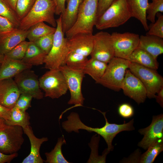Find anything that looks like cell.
<instances>
[{
    "instance_id": "1",
    "label": "cell",
    "mask_w": 163,
    "mask_h": 163,
    "mask_svg": "<svg viewBox=\"0 0 163 163\" xmlns=\"http://www.w3.org/2000/svg\"><path fill=\"white\" fill-rule=\"evenodd\" d=\"M55 9L56 5L52 0H36L30 10L21 20L18 28L28 30L33 25L40 22H46L56 27Z\"/></svg>"
},
{
    "instance_id": "2",
    "label": "cell",
    "mask_w": 163,
    "mask_h": 163,
    "mask_svg": "<svg viewBox=\"0 0 163 163\" xmlns=\"http://www.w3.org/2000/svg\"><path fill=\"white\" fill-rule=\"evenodd\" d=\"M98 0H83L75 22L65 34L66 38L79 33L92 34L97 20Z\"/></svg>"
},
{
    "instance_id": "3",
    "label": "cell",
    "mask_w": 163,
    "mask_h": 163,
    "mask_svg": "<svg viewBox=\"0 0 163 163\" xmlns=\"http://www.w3.org/2000/svg\"><path fill=\"white\" fill-rule=\"evenodd\" d=\"M132 17L126 0H114L97 19L95 26L99 30L117 27Z\"/></svg>"
},
{
    "instance_id": "4",
    "label": "cell",
    "mask_w": 163,
    "mask_h": 163,
    "mask_svg": "<svg viewBox=\"0 0 163 163\" xmlns=\"http://www.w3.org/2000/svg\"><path fill=\"white\" fill-rule=\"evenodd\" d=\"M56 27L54 34L53 43L44 60L45 67L50 69H59L65 65L66 57L69 52L66 37H64L61 22V16L56 20Z\"/></svg>"
},
{
    "instance_id": "5",
    "label": "cell",
    "mask_w": 163,
    "mask_h": 163,
    "mask_svg": "<svg viewBox=\"0 0 163 163\" xmlns=\"http://www.w3.org/2000/svg\"><path fill=\"white\" fill-rule=\"evenodd\" d=\"M130 62L128 60L114 57L107 63L105 71L96 83L115 91L121 89L123 81Z\"/></svg>"
},
{
    "instance_id": "6",
    "label": "cell",
    "mask_w": 163,
    "mask_h": 163,
    "mask_svg": "<svg viewBox=\"0 0 163 163\" xmlns=\"http://www.w3.org/2000/svg\"><path fill=\"white\" fill-rule=\"evenodd\" d=\"M129 69L142 83L149 98H155L157 93L163 86V78L156 70L130 62Z\"/></svg>"
},
{
    "instance_id": "7",
    "label": "cell",
    "mask_w": 163,
    "mask_h": 163,
    "mask_svg": "<svg viewBox=\"0 0 163 163\" xmlns=\"http://www.w3.org/2000/svg\"><path fill=\"white\" fill-rule=\"evenodd\" d=\"M39 80L45 97L58 98L66 94L68 90L65 78L59 69L50 70Z\"/></svg>"
},
{
    "instance_id": "8",
    "label": "cell",
    "mask_w": 163,
    "mask_h": 163,
    "mask_svg": "<svg viewBox=\"0 0 163 163\" xmlns=\"http://www.w3.org/2000/svg\"><path fill=\"white\" fill-rule=\"evenodd\" d=\"M23 128L5 124L0 128V152L7 155L17 153L21 148L24 139Z\"/></svg>"
},
{
    "instance_id": "9",
    "label": "cell",
    "mask_w": 163,
    "mask_h": 163,
    "mask_svg": "<svg viewBox=\"0 0 163 163\" xmlns=\"http://www.w3.org/2000/svg\"><path fill=\"white\" fill-rule=\"evenodd\" d=\"M59 69L64 75L70 92L71 97L68 104H74V107L82 106L85 99L82 91V83L85 76L83 71L74 70L65 65Z\"/></svg>"
},
{
    "instance_id": "10",
    "label": "cell",
    "mask_w": 163,
    "mask_h": 163,
    "mask_svg": "<svg viewBox=\"0 0 163 163\" xmlns=\"http://www.w3.org/2000/svg\"><path fill=\"white\" fill-rule=\"evenodd\" d=\"M115 57L127 59L138 46L140 36L129 32H113L111 34Z\"/></svg>"
},
{
    "instance_id": "11",
    "label": "cell",
    "mask_w": 163,
    "mask_h": 163,
    "mask_svg": "<svg viewBox=\"0 0 163 163\" xmlns=\"http://www.w3.org/2000/svg\"><path fill=\"white\" fill-rule=\"evenodd\" d=\"M91 58L108 63L114 57V51L111 34L102 31L93 35Z\"/></svg>"
},
{
    "instance_id": "12",
    "label": "cell",
    "mask_w": 163,
    "mask_h": 163,
    "mask_svg": "<svg viewBox=\"0 0 163 163\" xmlns=\"http://www.w3.org/2000/svg\"><path fill=\"white\" fill-rule=\"evenodd\" d=\"M14 77V81L21 94L30 95L38 100L43 98V94L40 87L39 80L34 71L27 69Z\"/></svg>"
},
{
    "instance_id": "13",
    "label": "cell",
    "mask_w": 163,
    "mask_h": 163,
    "mask_svg": "<svg viewBox=\"0 0 163 163\" xmlns=\"http://www.w3.org/2000/svg\"><path fill=\"white\" fill-rule=\"evenodd\" d=\"M121 89L125 95L134 100L139 104L144 103L147 97L145 86L129 69L126 71Z\"/></svg>"
},
{
    "instance_id": "14",
    "label": "cell",
    "mask_w": 163,
    "mask_h": 163,
    "mask_svg": "<svg viewBox=\"0 0 163 163\" xmlns=\"http://www.w3.org/2000/svg\"><path fill=\"white\" fill-rule=\"evenodd\" d=\"M138 131L144 136L138 146L147 150L154 142L163 139V114L153 116L150 124L146 127L139 129Z\"/></svg>"
},
{
    "instance_id": "15",
    "label": "cell",
    "mask_w": 163,
    "mask_h": 163,
    "mask_svg": "<svg viewBox=\"0 0 163 163\" xmlns=\"http://www.w3.org/2000/svg\"><path fill=\"white\" fill-rule=\"evenodd\" d=\"M66 38L69 52L77 53L87 57L90 55L93 47L92 34L79 33Z\"/></svg>"
},
{
    "instance_id": "16",
    "label": "cell",
    "mask_w": 163,
    "mask_h": 163,
    "mask_svg": "<svg viewBox=\"0 0 163 163\" xmlns=\"http://www.w3.org/2000/svg\"><path fill=\"white\" fill-rule=\"evenodd\" d=\"M21 94L14 80L10 78L0 81V104L11 109Z\"/></svg>"
},
{
    "instance_id": "17",
    "label": "cell",
    "mask_w": 163,
    "mask_h": 163,
    "mask_svg": "<svg viewBox=\"0 0 163 163\" xmlns=\"http://www.w3.org/2000/svg\"><path fill=\"white\" fill-rule=\"evenodd\" d=\"M24 133L28 137L30 144L31 149L29 155L24 159L22 163H43L44 160L40 154L41 145L48 140L47 137L37 138L34 135L32 128L28 126L23 128Z\"/></svg>"
},
{
    "instance_id": "18",
    "label": "cell",
    "mask_w": 163,
    "mask_h": 163,
    "mask_svg": "<svg viewBox=\"0 0 163 163\" xmlns=\"http://www.w3.org/2000/svg\"><path fill=\"white\" fill-rule=\"evenodd\" d=\"M28 31L17 28L0 37V53L4 55L25 41Z\"/></svg>"
},
{
    "instance_id": "19",
    "label": "cell",
    "mask_w": 163,
    "mask_h": 163,
    "mask_svg": "<svg viewBox=\"0 0 163 163\" xmlns=\"http://www.w3.org/2000/svg\"><path fill=\"white\" fill-rule=\"evenodd\" d=\"M32 66L18 60L5 57L0 66V81L12 78L23 71L30 69Z\"/></svg>"
},
{
    "instance_id": "20",
    "label": "cell",
    "mask_w": 163,
    "mask_h": 163,
    "mask_svg": "<svg viewBox=\"0 0 163 163\" xmlns=\"http://www.w3.org/2000/svg\"><path fill=\"white\" fill-rule=\"evenodd\" d=\"M137 48L145 51L157 59L163 53V38L153 35H142Z\"/></svg>"
},
{
    "instance_id": "21",
    "label": "cell",
    "mask_w": 163,
    "mask_h": 163,
    "mask_svg": "<svg viewBox=\"0 0 163 163\" xmlns=\"http://www.w3.org/2000/svg\"><path fill=\"white\" fill-rule=\"evenodd\" d=\"M83 0H66L67 7L61 16L62 27L65 33L73 25L77 18L79 8Z\"/></svg>"
},
{
    "instance_id": "22",
    "label": "cell",
    "mask_w": 163,
    "mask_h": 163,
    "mask_svg": "<svg viewBox=\"0 0 163 163\" xmlns=\"http://www.w3.org/2000/svg\"><path fill=\"white\" fill-rule=\"evenodd\" d=\"M126 2L132 17L138 20L145 30L148 31L146 11L149 3L148 0H126Z\"/></svg>"
},
{
    "instance_id": "23",
    "label": "cell",
    "mask_w": 163,
    "mask_h": 163,
    "mask_svg": "<svg viewBox=\"0 0 163 163\" xmlns=\"http://www.w3.org/2000/svg\"><path fill=\"white\" fill-rule=\"evenodd\" d=\"M127 60L130 62L157 70L158 68L157 59L145 51L139 48L136 49Z\"/></svg>"
},
{
    "instance_id": "24",
    "label": "cell",
    "mask_w": 163,
    "mask_h": 163,
    "mask_svg": "<svg viewBox=\"0 0 163 163\" xmlns=\"http://www.w3.org/2000/svg\"><path fill=\"white\" fill-rule=\"evenodd\" d=\"M46 55L34 42H30L21 61L32 66H39L44 63Z\"/></svg>"
},
{
    "instance_id": "25",
    "label": "cell",
    "mask_w": 163,
    "mask_h": 163,
    "mask_svg": "<svg viewBox=\"0 0 163 163\" xmlns=\"http://www.w3.org/2000/svg\"><path fill=\"white\" fill-rule=\"evenodd\" d=\"M107 65V63L91 58L88 59L83 71L85 75H89L96 82L103 75Z\"/></svg>"
},
{
    "instance_id": "26",
    "label": "cell",
    "mask_w": 163,
    "mask_h": 163,
    "mask_svg": "<svg viewBox=\"0 0 163 163\" xmlns=\"http://www.w3.org/2000/svg\"><path fill=\"white\" fill-rule=\"evenodd\" d=\"M56 27L48 26L44 22H40L31 26L29 30L27 38L31 42H34L37 39L50 34H54Z\"/></svg>"
},
{
    "instance_id": "27",
    "label": "cell",
    "mask_w": 163,
    "mask_h": 163,
    "mask_svg": "<svg viewBox=\"0 0 163 163\" xmlns=\"http://www.w3.org/2000/svg\"><path fill=\"white\" fill-rule=\"evenodd\" d=\"M66 142L64 136L59 138L54 148L50 152L45 153L46 160L44 161L46 163H69L65 158L62 150L63 145Z\"/></svg>"
},
{
    "instance_id": "28",
    "label": "cell",
    "mask_w": 163,
    "mask_h": 163,
    "mask_svg": "<svg viewBox=\"0 0 163 163\" xmlns=\"http://www.w3.org/2000/svg\"><path fill=\"white\" fill-rule=\"evenodd\" d=\"M163 150V139H158L151 144L147 151L141 155L139 163H152Z\"/></svg>"
},
{
    "instance_id": "29",
    "label": "cell",
    "mask_w": 163,
    "mask_h": 163,
    "mask_svg": "<svg viewBox=\"0 0 163 163\" xmlns=\"http://www.w3.org/2000/svg\"><path fill=\"white\" fill-rule=\"evenodd\" d=\"M100 136L97 134L93 136L88 144L91 149V153L87 163H105L107 155L110 151L107 148L104 150L102 155H99L98 148Z\"/></svg>"
},
{
    "instance_id": "30",
    "label": "cell",
    "mask_w": 163,
    "mask_h": 163,
    "mask_svg": "<svg viewBox=\"0 0 163 163\" xmlns=\"http://www.w3.org/2000/svg\"><path fill=\"white\" fill-rule=\"evenodd\" d=\"M30 117L26 111H22L16 107L11 109L9 120L5 123L10 125H17L24 128L30 125Z\"/></svg>"
},
{
    "instance_id": "31",
    "label": "cell",
    "mask_w": 163,
    "mask_h": 163,
    "mask_svg": "<svg viewBox=\"0 0 163 163\" xmlns=\"http://www.w3.org/2000/svg\"><path fill=\"white\" fill-rule=\"evenodd\" d=\"M87 57L73 52H69L66 57L65 65L75 70H83L88 60Z\"/></svg>"
},
{
    "instance_id": "32",
    "label": "cell",
    "mask_w": 163,
    "mask_h": 163,
    "mask_svg": "<svg viewBox=\"0 0 163 163\" xmlns=\"http://www.w3.org/2000/svg\"><path fill=\"white\" fill-rule=\"evenodd\" d=\"M30 41H24L4 55L5 58L21 60L24 58Z\"/></svg>"
},
{
    "instance_id": "33",
    "label": "cell",
    "mask_w": 163,
    "mask_h": 163,
    "mask_svg": "<svg viewBox=\"0 0 163 163\" xmlns=\"http://www.w3.org/2000/svg\"><path fill=\"white\" fill-rule=\"evenodd\" d=\"M0 16L11 21L17 28H18L21 20L15 11L11 9L3 0H0Z\"/></svg>"
},
{
    "instance_id": "34",
    "label": "cell",
    "mask_w": 163,
    "mask_h": 163,
    "mask_svg": "<svg viewBox=\"0 0 163 163\" xmlns=\"http://www.w3.org/2000/svg\"><path fill=\"white\" fill-rule=\"evenodd\" d=\"M163 12V0H152L151 2L149 3L146 10L147 20L154 23L157 13Z\"/></svg>"
},
{
    "instance_id": "35",
    "label": "cell",
    "mask_w": 163,
    "mask_h": 163,
    "mask_svg": "<svg viewBox=\"0 0 163 163\" xmlns=\"http://www.w3.org/2000/svg\"><path fill=\"white\" fill-rule=\"evenodd\" d=\"M36 0H18L15 12L21 20L31 9Z\"/></svg>"
},
{
    "instance_id": "36",
    "label": "cell",
    "mask_w": 163,
    "mask_h": 163,
    "mask_svg": "<svg viewBox=\"0 0 163 163\" xmlns=\"http://www.w3.org/2000/svg\"><path fill=\"white\" fill-rule=\"evenodd\" d=\"M157 20L148 26L149 30L146 34L153 35L163 38V15L158 13Z\"/></svg>"
},
{
    "instance_id": "37",
    "label": "cell",
    "mask_w": 163,
    "mask_h": 163,
    "mask_svg": "<svg viewBox=\"0 0 163 163\" xmlns=\"http://www.w3.org/2000/svg\"><path fill=\"white\" fill-rule=\"evenodd\" d=\"M54 34H50L42 37L34 42L46 55L50 51L53 41Z\"/></svg>"
},
{
    "instance_id": "38",
    "label": "cell",
    "mask_w": 163,
    "mask_h": 163,
    "mask_svg": "<svg viewBox=\"0 0 163 163\" xmlns=\"http://www.w3.org/2000/svg\"><path fill=\"white\" fill-rule=\"evenodd\" d=\"M32 98L33 97L30 95L21 94L14 107H17L22 111H26L29 108L31 107V103Z\"/></svg>"
},
{
    "instance_id": "39",
    "label": "cell",
    "mask_w": 163,
    "mask_h": 163,
    "mask_svg": "<svg viewBox=\"0 0 163 163\" xmlns=\"http://www.w3.org/2000/svg\"><path fill=\"white\" fill-rule=\"evenodd\" d=\"M17 28L9 20L0 16V37Z\"/></svg>"
},
{
    "instance_id": "40",
    "label": "cell",
    "mask_w": 163,
    "mask_h": 163,
    "mask_svg": "<svg viewBox=\"0 0 163 163\" xmlns=\"http://www.w3.org/2000/svg\"><path fill=\"white\" fill-rule=\"evenodd\" d=\"M118 112L121 117L124 118H129L133 115L134 110L130 104L127 103H124L119 106Z\"/></svg>"
},
{
    "instance_id": "41",
    "label": "cell",
    "mask_w": 163,
    "mask_h": 163,
    "mask_svg": "<svg viewBox=\"0 0 163 163\" xmlns=\"http://www.w3.org/2000/svg\"><path fill=\"white\" fill-rule=\"evenodd\" d=\"M114 0H98L97 19L109 7Z\"/></svg>"
},
{
    "instance_id": "42",
    "label": "cell",
    "mask_w": 163,
    "mask_h": 163,
    "mask_svg": "<svg viewBox=\"0 0 163 163\" xmlns=\"http://www.w3.org/2000/svg\"><path fill=\"white\" fill-rule=\"evenodd\" d=\"M141 155L140 150L138 149L135 150L127 158L122 159L121 163H139L140 156Z\"/></svg>"
},
{
    "instance_id": "43",
    "label": "cell",
    "mask_w": 163,
    "mask_h": 163,
    "mask_svg": "<svg viewBox=\"0 0 163 163\" xmlns=\"http://www.w3.org/2000/svg\"><path fill=\"white\" fill-rule=\"evenodd\" d=\"M56 5L55 14H62L65 9V2L66 0H52Z\"/></svg>"
},
{
    "instance_id": "44",
    "label": "cell",
    "mask_w": 163,
    "mask_h": 163,
    "mask_svg": "<svg viewBox=\"0 0 163 163\" xmlns=\"http://www.w3.org/2000/svg\"><path fill=\"white\" fill-rule=\"evenodd\" d=\"M18 155V154L17 152L11 154L7 155L0 152V163H10Z\"/></svg>"
},
{
    "instance_id": "45",
    "label": "cell",
    "mask_w": 163,
    "mask_h": 163,
    "mask_svg": "<svg viewBox=\"0 0 163 163\" xmlns=\"http://www.w3.org/2000/svg\"><path fill=\"white\" fill-rule=\"evenodd\" d=\"M11 112V109L6 108L0 104V117L3 118L5 122L10 119Z\"/></svg>"
},
{
    "instance_id": "46",
    "label": "cell",
    "mask_w": 163,
    "mask_h": 163,
    "mask_svg": "<svg viewBox=\"0 0 163 163\" xmlns=\"http://www.w3.org/2000/svg\"><path fill=\"white\" fill-rule=\"evenodd\" d=\"M155 98L156 102L163 108V86H162L157 93Z\"/></svg>"
},
{
    "instance_id": "47",
    "label": "cell",
    "mask_w": 163,
    "mask_h": 163,
    "mask_svg": "<svg viewBox=\"0 0 163 163\" xmlns=\"http://www.w3.org/2000/svg\"><path fill=\"white\" fill-rule=\"evenodd\" d=\"M11 9L15 11L16 6L18 0H3Z\"/></svg>"
},
{
    "instance_id": "48",
    "label": "cell",
    "mask_w": 163,
    "mask_h": 163,
    "mask_svg": "<svg viewBox=\"0 0 163 163\" xmlns=\"http://www.w3.org/2000/svg\"><path fill=\"white\" fill-rule=\"evenodd\" d=\"M6 124L5 120L0 117V128Z\"/></svg>"
},
{
    "instance_id": "49",
    "label": "cell",
    "mask_w": 163,
    "mask_h": 163,
    "mask_svg": "<svg viewBox=\"0 0 163 163\" xmlns=\"http://www.w3.org/2000/svg\"><path fill=\"white\" fill-rule=\"evenodd\" d=\"M4 58V55L0 53V64L3 62Z\"/></svg>"
},
{
    "instance_id": "50",
    "label": "cell",
    "mask_w": 163,
    "mask_h": 163,
    "mask_svg": "<svg viewBox=\"0 0 163 163\" xmlns=\"http://www.w3.org/2000/svg\"><path fill=\"white\" fill-rule=\"evenodd\" d=\"M0 65H1V64H0Z\"/></svg>"
}]
</instances>
